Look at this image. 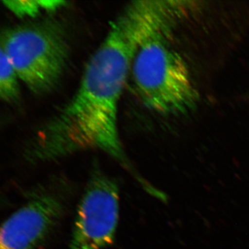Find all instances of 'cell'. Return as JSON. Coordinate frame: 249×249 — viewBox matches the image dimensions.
<instances>
[{
  "label": "cell",
  "mask_w": 249,
  "mask_h": 249,
  "mask_svg": "<svg viewBox=\"0 0 249 249\" xmlns=\"http://www.w3.org/2000/svg\"><path fill=\"white\" fill-rule=\"evenodd\" d=\"M0 50V96L5 102L14 103L19 97V78L7 55Z\"/></svg>",
  "instance_id": "cell-7"
},
{
  "label": "cell",
  "mask_w": 249,
  "mask_h": 249,
  "mask_svg": "<svg viewBox=\"0 0 249 249\" xmlns=\"http://www.w3.org/2000/svg\"><path fill=\"white\" fill-rule=\"evenodd\" d=\"M61 190L40 188L1 226L0 249H37L61 220L66 196Z\"/></svg>",
  "instance_id": "cell-5"
},
{
  "label": "cell",
  "mask_w": 249,
  "mask_h": 249,
  "mask_svg": "<svg viewBox=\"0 0 249 249\" xmlns=\"http://www.w3.org/2000/svg\"><path fill=\"white\" fill-rule=\"evenodd\" d=\"M3 4L11 12L18 18H35L44 12H53L61 9L67 4L66 1H3Z\"/></svg>",
  "instance_id": "cell-6"
},
{
  "label": "cell",
  "mask_w": 249,
  "mask_h": 249,
  "mask_svg": "<svg viewBox=\"0 0 249 249\" xmlns=\"http://www.w3.org/2000/svg\"><path fill=\"white\" fill-rule=\"evenodd\" d=\"M119 217L116 180L94 165L77 209L70 249H103L112 245Z\"/></svg>",
  "instance_id": "cell-4"
},
{
  "label": "cell",
  "mask_w": 249,
  "mask_h": 249,
  "mask_svg": "<svg viewBox=\"0 0 249 249\" xmlns=\"http://www.w3.org/2000/svg\"><path fill=\"white\" fill-rule=\"evenodd\" d=\"M171 33H160L142 42L134 55L130 72L142 103L163 114L193 110L198 93L182 57L170 47Z\"/></svg>",
  "instance_id": "cell-2"
},
{
  "label": "cell",
  "mask_w": 249,
  "mask_h": 249,
  "mask_svg": "<svg viewBox=\"0 0 249 249\" xmlns=\"http://www.w3.org/2000/svg\"><path fill=\"white\" fill-rule=\"evenodd\" d=\"M0 49L14 65L19 80L35 94L55 88L70 56L63 29L52 21L8 29L1 36Z\"/></svg>",
  "instance_id": "cell-3"
},
{
  "label": "cell",
  "mask_w": 249,
  "mask_h": 249,
  "mask_svg": "<svg viewBox=\"0 0 249 249\" xmlns=\"http://www.w3.org/2000/svg\"><path fill=\"white\" fill-rule=\"evenodd\" d=\"M151 1H134L111 22L107 36L85 67L71 101L45 124L25 150L32 163L99 150L121 165L147 193L154 187L134 168L118 128L119 103L139 47L163 29Z\"/></svg>",
  "instance_id": "cell-1"
}]
</instances>
